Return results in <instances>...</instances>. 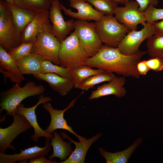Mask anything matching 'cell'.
Instances as JSON below:
<instances>
[{"mask_svg": "<svg viewBox=\"0 0 163 163\" xmlns=\"http://www.w3.org/2000/svg\"><path fill=\"white\" fill-rule=\"evenodd\" d=\"M51 25L50 23L49 11L36 13L34 19L27 25L22 33V42L35 43L37 35Z\"/></svg>", "mask_w": 163, "mask_h": 163, "instance_id": "16", "label": "cell"}, {"mask_svg": "<svg viewBox=\"0 0 163 163\" xmlns=\"http://www.w3.org/2000/svg\"><path fill=\"white\" fill-rule=\"evenodd\" d=\"M60 46L61 43L53 33L51 25L37 35L31 53L38 54L44 60H49L58 65Z\"/></svg>", "mask_w": 163, "mask_h": 163, "instance_id": "6", "label": "cell"}, {"mask_svg": "<svg viewBox=\"0 0 163 163\" xmlns=\"http://www.w3.org/2000/svg\"><path fill=\"white\" fill-rule=\"evenodd\" d=\"M43 71L42 74L46 73H53L65 78H72L70 74L69 68H64L53 64L52 62L46 60L43 61L42 63Z\"/></svg>", "mask_w": 163, "mask_h": 163, "instance_id": "30", "label": "cell"}, {"mask_svg": "<svg viewBox=\"0 0 163 163\" xmlns=\"http://www.w3.org/2000/svg\"><path fill=\"white\" fill-rule=\"evenodd\" d=\"M53 0H14L19 7L31 12L37 13L50 10Z\"/></svg>", "mask_w": 163, "mask_h": 163, "instance_id": "26", "label": "cell"}, {"mask_svg": "<svg viewBox=\"0 0 163 163\" xmlns=\"http://www.w3.org/2000/svg\"><path fill=\"white\" fill-rule=\"evenodd\" d=\"M52 99L49 96H44L41 94L39 97V101L34 106L30 107H26L24 104H20L17 107L16 114L24 117L31 125L34 130V133L31 136L32 140L36 143L40 137H44L46 139H51L53 136L52 134H49L39 126L37 121L35 109L40 104L50 101Z\"/></svg>", "mask_w": 163, "mask_h": 163, "instance_id": "13", "label": "cell"}, {"mask_svg": "<svg viewBox=\"0 0 163 163\" xmlns=\"http://www.w3.org/2000/svg\"><path fill=\"white\" fill-rule=\"evenodd\" d=\"M28 163H57L56 161H52L46 158L44 156H40L30 159Z\"/></svg>", "mask_w": 163, "mask_h": 163, "instance_id": "36", "label": "cell"}, {"mask_svg": "<svg viewBox=\"0 0 163 163\" xmlns=\"http://www.w3.org/2000/svg\"><path fill=\"white\" fill-rule=\"evenodd\" d=\"M51 139L50 145L53 147V152L48 157L49 159L51 160L53 158L57 157L61 161L65 160L70 155L73 151L71 146V142H67L64 141L56 131L54 132Z\"/></svg>", "mask_w": 163, "mask_h": 163, "instance_id": "24", "label": "cell"}, {"mask_svg": "<svg viewBox=\"0 0 163 163\" xmlns=\"http://www.w3.org/2000/svg\"><path fill=\"white\" fill-rule=\"evenodd\" d=\"M20 84L16 83L11 88L0 94V111L5 110L6 115L13 117L16 114L17 107L24 100L43 94L45 91L43 85H37L32 81L27 82L23 87Z\"/></svg>", "mask_w": 163, "mask_h": 163, "instance_id": "2", "label": "cell"}, {"mask_svg": "<svg viewBox=\"0 0 163 163\" xmlns=\"http://www.w3.org/2000/svg\"><path fill=\"white\" fill-rule=\"evenodd\" d=\"M147 53L151 58L163 61V35L154 34L147 39Z\"/></svg>", "mask_w": 163, "mask_h": 163, "instance_id": "27", "label": "cell"}, {"mask_svg": "<svg viewBox=\"0 0 163 163\" xmlns=\"http://www.w3.org/2000/svg\"><path fill=\"white\" fill-rule=\"evenodd\" d=\"M34 43L22 42L18 46L8 53L16 61L29 56L31 53L32 49Z\"/></svg>", "mask_w": 163, "mask_h": 163, "instance_id": "31", "label": "cell"}, {"mask_svg": "<svg viewBox=\"0 0 163 163\" xmlns=\"http://www.w3.org/2000/svg\"><path fill=\"white\" fill-rule=\"evenodd\" d=\"M119 3H122L125 0H114Z\"/></svg>", "mask_w": 163, "mask_h": 163, "instance_id": "39", "label": "cell"}, {"mask_svg": "<svg viewBox=\"0 0 163 163\" xmlns=\"http://www.w3.org/2000/svg\"><path fill=\"white\" fill-rule=\"evenodd\" d=\"M142 141V138H139L127 149L120 152L112 153L102 148H99L98 150L101 155L105 158L107 163H126Z\"/></svg>", "mask_w": 163, "mask_h": 163, "instance_id": "22", "label": "cell"}, {"mask_svg": "<svg viewBox=\"0 0 163 163\" xmlns=\"http://www.w3.org/2000/svg\"><path fill=\"white\" fill-rule=\"evenodd\" d=\"M46 139L45 146L41 147L35 146L24 150L20 149L21 152L14 155H8L0 152V163H27V160L40 156H46L51 149L50 141Z\"/></svg>", "mask_w": 163, "mask_h": 163, "instance_id": "15", "label": "cell"}, {"mask_svg": "<svg viewBox=\"0 0 163 163\" xmlns=\"http://www.w3.org/2000/svg\"><path fill=\"white\" fill-rule=\"evenodd\" d=\"M84 93V91L72 100L68 106L64 109L61 110L54 109L51 104L48 102L44 103L43 107L49 113L51 117V121L50 125L45 129V131L49 134H52L53 132L56 129H62L66 130L76 136L79 141H83L86 139L78 135L73 130L72 128L69 126L66 120L64 118V113L68 110L73 107L77 99Z\"/></svg>", "mask_w": 163, "mask_h": 163, "instance_id": "12", "label": "cell"}, {"mask_svg": "<svg viewBox=\"0 0 163 163\" xmlns=\"http://www.w3.org/2000/svg\"><path fill=\"white\" fill-rule=\"evenodd\" d=\"M69 6L77 9V12L72 11L60 4L61 10L65 14L75 19L81 20L99 21L105 15L93 8L84 0H69Z\"/></svg>", "mask_w": 163, "mask_h": 163, "instance_id": "14", "label": "cell"}, {"mask_svg": "<svg viewBox=\"0 0 163 163\" xmlns=\"http://www.w3.org/2000/svg\"><path fill=\"white\" fill-rule=\"evenodd\" d=\"M69 71L73 80L75 88H78L83 81L90 76L105 72L99 69H92L85 64L69 68Z\"/></svg>", "mask_w": 163, "mask_h": 163, "instance_id": "25", "label": "cell"}, {"mask_svg": "<svg viewBox=\"0 0 163 163\" xmlns=\"http://www.w3.org/2000/svg\"><path fill=\"white\" fill-rule=\"evenodd\" d=\"M59 54V65L71 68L84 64L89 57L74 31L61 42Z\"/></svg>", "mask_w": 163, "mask_h": 163, "instance_id": "4", "label": "cell"}, {"mask_svg": "<svg viewBox=\"0 0 163 163\" xmlns=\"http://www.w3.org/2000/svg\"><path fill=\"white\" fill-rule=\"evenodd\" d=\"M137 69L140 75H145L150 69L144 60L140 61L137 65Z\"/></svg>", "mask_w": 163, "mask_h": 163, "instance_id": "35", "label": "cell"}, {"mask_svg": "<svg viewBox=\"0 0 163 163\" xmlns=\"http://www.w3.org/2000/svg\"><path fill=\"white\" fill-rule=\"evenodd\" d=\"M94 23L96 31L101 43L113 47H118L120 41L130 31L119 23L113 15H104Z\"/></svg>", "mask_w": 163, "mask_h": 163, "instance_id": "3", "label": "cell"}, {"mask_svg": "<svg viewBox=\"0 0 163 163\" xmlns=\"http://www.w3.org/2000/svg\"><path fill=\"white\" fill-rule=\"evenodd\" d=\"M146 52L139 51L131 55L121 53L118 47L103 45L94 56L88 57L84 64L108 72H114L124 77L139 79L140 75L137 65Z\"/></svg>", "mask_w": 163, "mask_h": 163, "instance_id": "1", "label": "cell"}, {"mask_svg": "<svg viewBox=\"0 0 163 163\" xmlns=\"http://www.w3.org/2000/svg\"><path fill=\"white\" fill-rule=\"evenodd\" d=\"M60 134L63 139H67L73 143L75 145V148L67 159L59 163H84L85 156L89 147L101 136V133H98L89 139L77 142L71 139L65 132H61Z\"/></svg>", "mask_w": 163, "mask_h": 163, "instance_id": "20", "label": "cell"}, {"mask_svg": "<svg viewBox=\"0 0 163 163\" xmlns=\"http://www.w3.org/2000/svg\"><path fill=\"white\" fill-rule=\"evenodd\" d=\"M152 24L155 34L163 35V20L159 22H155Z\"/></svg>", "mask_w": 163, "mask_h": 163, "instance_id": "37", "label": "cell"}, {"mask_svg": "<svg viewBox=\"0 0 163 163\" xmlns=\"http://www.w3.org/2000/svg\"><path fill=\"white\" fill-rule=\"evenodd\" d=\"M97 11L105 15H113L118 3L114 0H84Z\"/></svg>", "mask_w": 163, "mask_h": 163, "instance_id": "29", "label": "cell"}, {"mask_svg": "<svg viewBox=\"0 0 163 163\" xmlns=\"http://www.w3.org/2000/svg\"><path fill=\"white\" fill-rule=\"evenodd\" d=\"M116 77L113 73L104 72L87 78L80 84L78 88L83 91H87L96 85L105 82H109Z\"/></svg>", "mask_w": 163, "mask_h": 163, "instance_id": "28", "label": "cell"}, {"mask_svg": "<svg viewBox=\"0 0 163 163\" xmlns=\"http://www.w3.org/2000/svg\"><path fill=\"white\" fill-rule=\"evenodd\" d=\"M124 4V6L116 8L114 16L119 23L130 30H137L138 24L146 21L144 13L139 10V5L135 1L129 0Z\"/></svg>", "mask_w": 163, "mask_h": 163, "instance_id": "10", "label": "cell"}, {"mask_svg": "<svg viewBox=\"0 0 163 163\" xmlns=\"http://www.w3.org/2000/svg\"><path fill=\"white\" fill-rule=\"evenodd\" d=\"M37 79L46 82L54 91L62 96L66 95L74 87L72 79L62 77L53 73L33 75Z\"/></svg>", "mask_w": 163, "mask_h": 163, "instance_id": "18", "label": "cell"}, {"mask_svg": "<svg viewBox=\"0 0 163 163\" xmlns=\"http://www.w3.org/2000/svg\"><path fill=\"white\" fill-rule=\"evenodd\" d=\"M141 24L143 28L141 30H130L120 41L118 48L121 53L126 55L136 53L141 43L155 34L153 24L145 22Z\"/></svg>", "mask_w": 163, "mask_h": 163, "instance_id": "8", "label": "cell"}, {"mask_svg": "<svg viewBox=\"0 0 163 163\" xmlns=\"http://www.w3.org/2000/svg\"><path fill=\"white\" fill-rule=\"evenodd\" d=\"M144 13L147 22L152 24L159 20H163V8H158L150 6Z\"/></svg>", "mask_w": 163, "mask_h": 163, "instance_id": "32", "label": "cell"}, {"mask_svg": "<svg viewBox=\"0 0 163 163\" xmlns=\"http://www.w3.org/2000/svg\"><path fill=\"white\" fill-rule=\"evenodd\" d=\"M5 1L11 4H14V0H5Z\"/></svg>", "mask_w": 163, "mask_h": 163, "instance_id": "38", "label": "cell"}, {"mask_svg": "<svg viewBox=\"0 0 163 163\" xmlns=\"http://www.w3.org/2000/svg\"><path fill=\"white\" fill-rule=\"evenodd\" d=\"M125 82V77L116 76L108 83L98 86L95 90L92 91L89 99L92 100L110 95L118 97H123L126 94V88L123 87Z\"/></svg>", "mask_w": 163, "mask_h": 163, "instance_id": "19", "label": "cell"}, {"mask_svg": "<svg viewBox=\"0 0 163 163\" xmlns=\"http://www.w3.org/2000/svg\"><path fill=\"white\" fill-rule=\"evenodd\" d=\"M22 34L14 24L6 2L0 0V45L10 52L22 43Z\"/></svg>", "mask_w": 163, "mask_h": 163, "instance_id": "5", "label": "cell"}, {"mask_svg": "<svg viewBox=\"0 0 163 163\" xmlns=\"http://www.w3.org/2000/svg\"><path fill=\"white\" fill-rule=\"evenodd\" d=\"M134 0L139 5V10L144 12L149 7H156L158 4L160 0Z\"/></svg>", "mask_w": 163, "mask_h": 163, "instance_id": "34", "label": "cell"}, {"mask_svg": "<svg viewBox=\"0 0 163 163\" xmlns=\"http://www.w3.org/2000/svg\"><path fill=\"white\" fill-rule=\"evenodd\" d=\"M44 59L41 56L33 53L16 61L23 74H37L42 73V63Z\"/></svg>", "mask_w": 163, "mask_h": 163, "instance_id": "21", "label": "cell"}, {"mask_svg": "<svg viewBox=\"0 0 163 163\" xmlns=\"http://www.w3.org/2000/svg\"><path fill=\"white\" fill-rule=\"evenodd\" d=\"M0 72L3 75L5 83L9 78L13 83L21 84L25 80L15 61L0 45Z\"/></svg>", "mask_w": 163, "mask_h": 163, "instance_id": "17", "label": "cell"}, {"mask_svg": "<svg viewBox=\"0 0 163 163\" xmlns=\"http://www.w3.org/2000/svg\"><path fill=\"white\" fill-rule=\"evenodd\" d=\"M6 2L11 13L14 25L22 33L27 25L34 19L36 14L23 9L14 3Z\"/></svg>", "mask_w": 163, "mask_h": 163, "instance_id": "23", "label": "cell"}, {"mask_svg": "<svg viewBox=\"0 0 163 163\" xmlns=\"http://www.w3.org/2000/svg\"><path fill=\"white\" fill-rule=\"evenodd\" d=\"M145 62L150 70L158 72L163 70V61L158 58H152Z\"/></svg>", "mask_w": 163, "mask_h": 163, "instance_id": "33", "label": "cell"}, {"mask_svg": "<svg viewBox=\"0 0 163 163\" xmlns=\"http://www.w3.org/2000/svg\"><path fill=\"white\" fill-rule=\"evenodd\" d=\"M50 10L49 17L52 24L53 33L61 42L74 29L75 21L73 19L65 21L61 12L59 0H53Z\"/></svg>", "mask_w": 163, "mask_h": 163, "instance_id": "11", "label": "cell"}, {"mask_svg": "<svg viewBox=\"0 0 163 163\" xmlns=\"http://www.w3.org/2000/svg\"><path fill=\"white\" fill-rule=\"evenodd\" d=\"M74 31L89 57L94 55L103 45L95 29L94 22L78 20L75 21Z\"/></svg>", "mask_w": 163, "mask_h": 163, "instance_id": "7", "label": "cell"}, {"mask_svg": "<svg viewBox=\"0 0 163 163\" xmlns=\"http://www.w3.org/2000/svg\"><path fill=\"white\" fill-rule=\"evenodd\" d=\"M13 117V121L10 126L0 128V152L5 153L8 148L15 150L16 147L11 144L12 142L20 134L32 128L24 116L16 114Z\"/></svg>", "mask_w": 163, "mask_h": 163, "instance_id": "9", "label": "cell"}]
</instances>
